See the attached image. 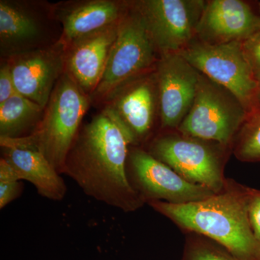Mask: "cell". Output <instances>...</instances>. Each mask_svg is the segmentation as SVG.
I'll return each mask as SVG.
<instances>
[{
    "mask_svg": "<svg viewBox=\"0 0 260 260\" xmlns=\"http://www.w3.org/2000/svg\"><path fill=\"white\" fill-rule=\"evenodd\" d=\"M129 145L119 126L102 111L80 128L62 173L89 196L111 206L131 209L136 192L126 174Z\"/></svg>",
    "mask_w": 260,
    "mask_h": 260,
    "instance_id": "obj_1",
    "label": "cell"
},
{
    "mask_svg": "<svg viewBox=\"0 0 260 260\" xmlns=\"http://www.w3.org/2000/svg\"><path fill=\"white\" fill-rule=\"evenodd\" d=\"M249 202L226 194L180 204L158 200L150 204L181 226L211 238L242 259L257 260L260 243L249 221Z\"/></svg>",
    "mask_w": 260,
    "mask_h": 260,
    "instance_id": "obj_2",
    "label": "cell"
},
{
    "mask_svg": "<svg viewBox=\"0 0 260 260\" xmlns=\"http://www.w3.org/2000/svg\"><path fill=\"white\" fill-rule=\"evenodd\" d=\"M90 97L65 73L56 83L40 122L31 134L18 139L0 138L1 147L37 150L59 173L91 104Z\"/></svg>",
    "mask_w": 260,
    "mask_h": 260,
    "instance_id": "obj_3",
    "label": "cell"
},
{
    "mask_svg": "<svg viewBox=\"0 0 260 260\" xmlns=\"http://www.w3.org/2000/svg\"><path fill=\"white\" fill-rule=\"evenodd\" d=\"M158 59V51L143 18L129 1L102 80L90 96L92 104H102L123 84L155 69Z\"/></svg>",
    "mask_w": 260,
    "mask_h": 260,
    "instance_id": "obj_4",
    "label": "cell"
},
{
    "mask_svg": "<svg viewBox=\"0 0 260 260\" xmlns=\"http://www.w3.org/2000/svg\"><path fill=\"white\" fill-rule=\"evenodd\" d=\"M242 43L210 44L195 38L180 54L200 73L234 94L249 115L258 110L257 81Z\"/></svg>",
    "mask_w": 260,
    "mask_h": 260,
    "instance_id": "obj_5",
    "label": "cell"
},
{
    "mask_svg": "<svg viewBox=\"0 0 260 260\" xmlns=\"http://www.w3.org/2000/svg\"><path fill=\"white\" fill-rule=\"evenodd\" d=\"M247 116L234 94L200 73L194 102L178 128L185 136L227 144Z\"/></svg>",
    "mask_w": 260,
    "mask_h": 260,
    "instance_id": "obj_6",
    "label": "cell"
},
{
    "mask_svg": "<svg viewBox=\"0 0 260 260\" xmlns=\"http://www.w3.org/2000/svg\"><path fill=\"white\" fill-rule=\"evenodd\" d=\"M56 20L53 4L46 2L0 1V51L2 59L53 45ZM60 24V23H59Z\"/></svg>",
    "mask_w": 260,
    "mask_h": 260,
    "instance_id": "obj_7",
    "label": "cell"
},
{
    "mask_svg": "<svg viewBox=\"0 0 260 260\" xmlns=\"http://www.w3.org/2000/svg\"><path fill=\"white\" fill-rule=\"evenodd\" d=\"M130 4L141 15L160 56L180 53L194 40L206 1L138 0Z\"/></svg>",
    "mask_w": 260,
    "mask_h": 260,
    "instance_id": "obj_8",
    "label": "cell"
},
{
    "mask_svg": "<svg viewBox=\"0 0 260 260\" xmlns=\"http://www.w3.org/2000/svg\"><path fill=\"white\" fill-rule=\"evenodd\" d=\"M102 104V111L119 126L130 144L138 143L150 133L159 114L155 68L121 85Z\"/></svg>",
    "mask_w": 260,
    "mask_h": 260,
    "instance_id": "obj_9",
    "label": "cell"
},
{
    "mask_svg": "<svg viewBox=\"0 0 260 260\" xmlns=\"http://www.w3.org/2000/svg\"><path fill=\"white\" fill-rule=\"evenodd\" d=\"M155 75L162 127H179L194 102L200 73L180 53H169L159 56Z\"/></svg>",
    "mask_w": 260,
    "mask_h": 260,
    "instance_id": "obj_10",
    "label": "cell"
},
{
    "mask_svg": "<svg viewBox=\"0 0 260 260\" xmlns=\"http://www.w3.org/2000/svg\"><path fill=\"white\" fill-rule=\"evenodd\" d=\"M185 135H165L153 142L150 154L186 180L218 192L223 186L218 158L208 146Z\"/></svg>",
    "mask_w": 260,
    "mask_h": 260,
    "instance_id": "obj_11",
    "label": "cell"
},
{
    "mask_svg": "<svg viewBox=\"0 0 260 260\" xmlns=\"http://www.w3.org/2000/svg\"><path fill=\"white\" fill-rule=\"evenodd\" d=\"M3 59L10 65L18 93L45 109L65 72L64 46L60 40L49 47Z\"/></svg>",
    "mask_w": 260,
    "mask_h": 260,
    "instance_id": "obj_12",
    "label": "cell"
},
{
    "mask_svg": "<svg viewBox=\"0 0 260 260\" xmlns=\"http://www.w3.org/2000/svg\"><path fill=\"white\" fill-rule=\"evenodd\" d=\"M129 160L140 188L150 198L180 204L200 201L215 195L206 186L186 180L145 150H133Z\"/></svg>",
    "mask_w": 260,
    "mask_h": 260,
    "instance_id": "obj_13",
    "label": "cell"
},
{
    "mask_svg": "<svg viewBox=\"0 0 260 260\" xmlns=\"http://www.w3.org/2000/svg\"><path fill=\"white\" fill-rule=\"evenodd\" d=\"M260 31V14L242 0L206 1L196 39L210 44L243 42Z\"/></svg>",
    "mask_w": 260,
    "mask_h": 260,
    "instance_id": "obj_14",
    "label": "cell"
},
{
    "mask_svg": "<svg viewBox=\"0 0 260 260\" xmlns=\"http://www.w3.org/2000/svg\"><path fill=\"white\" fill-rule=\"evenodd\" d=\"M119 23L84 36L64 47L65 73L89 97L102 80Z\"/></svg>",
    "mask_w": 260,
    "mask_h": 260,
    "instance_id": "obj_15",
    "label": "cell"
},
{
    "mask_svg": "<svg viewBox=\"0 0 260 260\" xmlns=\"http://www.w3.org/2000/svg\"><path fill=\"white\" fill-rule=\"evenodd\" d=\"M129 8V1L71 0L53 4L60 23V42L67 46L84 36L120 23Z\"/></svg>",
    "mask_w": 260,
    "mask_h": 260,
    "instance_id": "obj_16",
    "label": "cell"
},
{
    "mask_svg": "<svg viewBox=\"0 0 260 260\" xmlns=\"http://www.w3.org/2000/svg\"><path fill=\"white\" fill-rule=\"evenodd\" d=\"M3 157L15 171L19 180L34 184L38 193L51 200H61L67 187L59 173L37 150L20 147L5 146Z\"/></svg>",
    "mask_w": 260,
    "mask_h": 260,
    "instance_id": "obj_17",
    "label": "cell"
},
{
    "mask_svg": "<svg viewBox=\"0 0 260 260\" xmlns=\"http://www.w3.org/2000/svg\"><path fill=\"white\" fill-rule=\"evenodd\" d=\"M44 109L16 94L0 104V138L18 139L31 134L40 122Z\"/></svg>",
    "mask_w": 260,
    "mask_h": 260,
    "instance_id": "obj_18",
    "label": "cell"
},
{
    "mask_svg": "<svg viewBox=\"0 0 260 260\" xmlns=\"http://www.w3.org/2000/svg\"><path fill=\"white\" fill-rule=\"evenodd\" d=\"M237 154L247 161L260 160V109L248 115L244 121Z\"/></svg>",
    "mask_w": 260,
    "mask_h": 260,
    "instance_id": "obj_19",
    "label": "cell"
},
{
    "mask_svg": "<svg viewBox=\"0 0 260 260\" xmlns=\"http://www.w3.org/2000/svg\"><path fill=\"white\" fill-rule=\"evenodd\" d=\"M22 190L21 184L15 171L5 159L0 160V208L16 199Z\"/></svg>",
    "mask_w": 260,
    "mask_h": 260,
    "instance_id": "obj_20",
    "label": "cell"
},
{
    "mask_svg": "<svg viewBox=\"0 0 260 260\" xmlns=\"http://www.w3.org/2000/svg\"><path fill=\"white\" fill-rule=\"evenodd\" d=\"M242 44L246 61L257 80L260 78V31L244 41Z\"/></svg>",
    "mask_w": 260,
    "mask_h": 260,
    "instance_id": "obj_21",
    "label": "cell"
},
{
    "mask_svg": "<svg viewBox=\"0 0 260 260\" xmlns=\"http://www.w3.org/2000/svg\"><path fill=\"white\" fill-rule=\"evenodd\" d=\"M8 61L2 59L0 68V104L18 94Z\"/></svg>",
    "mask_w": 260,
    "mask_h": 260,
    "instance_id": "obj_22",
    "label": "cell"
},
{
    "mask_svg": "<svg viewBox=\"0 0 260 260\" xmlns=\"http://www.w3.org/2000/svg\"><path fill=\"white\" fill-rule=\"evenodd\" d=\"M248 211L253 233L260 243V194H255L249 199Z\"/></svg>",
    "mask_w": 260,
    "mask_h": 260,
    "instance_id": "obj_23",
    "label": "cell"
},
{
    "mask_svg": "<svg viewBox=\"0 0 260 260\" xmlns=\"http://www.w3.org/2000/svg\"><path fill=\"white\" fill-rule=\"evenodd\" d=\"M192 260H230L213 251H203L198 253Z\"/></svg>",
    "mask_w": 260,
    "mask_h": 260,
    "instance_id": "obj_24",
    "label": "cell"
},
{
    "mask_svg": "<svg viewBox=\"0 0 260 260\" xmlns=\"http://www.w3.org/2000/svg\"><path fill=\"white\" fill-rule=\"evenodd\" d=\"M257 81V92H256V103H257L258 109H260V78L256 80Z\"/></svg>",
    "mask_w": 260,
    "mask_h": 260,
    "instance_id": "obj_25",
    "label": "cell"
},
{
    "mask_svg": "<svg viewBox=\"0 0 260 260\" xmlns=\"http://www.w3.org/2000/svg\"><path fill=\"white\" fill-rule=\"evenodd\" d=\"M258 10H259V13L260 14V2L258 3Z\"/></svg>",
    "mask_w": 260,
    "mask_h": 260,
    "instance_id": "obj_26",
    "label": "cell"
},
{
    "mask_svg": "<svg viewBox=\"0 0 260 260\" xmlns=\"http://www.w3.org/2000/svg\"><path fill=\"white\" fill-rule=\"evenodd\" d=\"M257 260H260V256H259V258H258Z\"/></svg>",
    "mask_w": 260,
    "mask_h": 260,
    "instance_id": "obj_27",
    "label": "cell"
}]
</instances>
